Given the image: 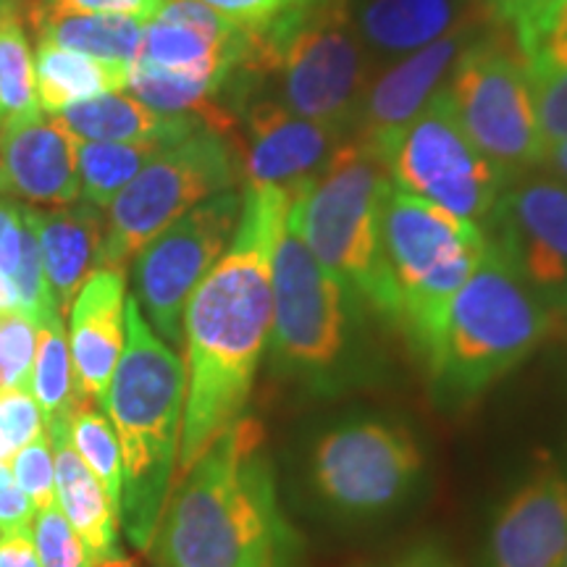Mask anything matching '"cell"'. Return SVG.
<instances>
[{"instance_id":"9","label":"cell","mask_w":567,"mask_h":567,"mask_svg":"<svg viewBox=\"0 0 567 567\" xmlns=\"http://www.w3.org/2000/svg\"><path fill=\"white\" fill-rule=\"evenodd\" d=\"M444 90L460 126L507 182L542 166L534 90L513 32L496 24L473 32Z\"/></svg>"},{"instance_id":"7","label":"cell","mask_w":567,"mask_h":567,"mask_svg":"<svg viewBox=\"0 0 567 567\" xmlns=\"http://www.w3.org/2000/svg\"><path fill=\"white\" fill-rule=\"evenodd\" d=\"M381 237L400 326L431 365L452 300L484 258L488 237L478 224L396 184H389L381 205Z\"/></svg>"},{"instance_id":"37","label":"cell","mask_w":567,"mask_h":567,"mask_svg":"<svg viewBox=\"0 0 567 567\" xmlns=\"http://www.w3.org/2000/svg\"><path fill=\"white\" fill-rule=\"evenodd\" d=\"M200 3L210 6L234 24L245 27V30L260 32L276 24V21L300 9L305 0H200Z\"/></svg>"},{"instance_id":"41","label":"cell","mask_w":567,"mask_h":567,"mask_svg":"<svg viewBox=\"0 0 567 567\" xmlns=\"http://www.w3.org/2000/svg\"><path fill=\"white\" fill-rule=\"evenodd\" d=\"M38 509L30 502V496L21 492L9 463H0V530L32 528Z\"/></svg>"},{"instance_id":"8","label":"cell","mask_w":567,"mask_h":567,"mask_svg":"<svg viewBox=\"0 0 567 567\" xmlns=\"http://www.w3.org/2000/svg\"><path fill=\"white\" fill-rule=\"evenodd\" d=\"M239 182L243 166L229 134L200 130L168 145L109 205L97 271H124L184 213Z\"/></svg>"},{"instance_id":"44","label":"cell","mask_w":567,"mask_h":567,"mask_svg":"<svg viewBox=\"0 0 567 567\" xmlns=\"http://www.w3.org/2000/svg\"><path fill=\"white\" fill-rule=\"evenodd\" d=\"M538 172H547L551 176H557V179L567 182V137L544 153Z\"/></svg>"},{"instance_id":"36","label":"cell","mask_w":567,"mask_h":567,"mask_svg":"<svg viewBox=\"0 0 567 567\" xmlns=\"http://www.w3.org/2000/svg\"><path fill=\"white\" fill-rule=\"evenodd\" d=\"M155 19L168 21V24L189 27V30L218 42H239L247 34L245 27L234 24V21L221 17L218 11H213L210 6L200 3V0H163Z\"/></svg>"},{"instance_id":"13","label":"cell","mask_w":567,"mask_h":567,"mask_svg":"<svg viewBox=\"0 0 567 567\" xmlns=\"http://www.w3.org/2000/svg\"><path fill=\"white\" fill-rule=\"evenodd\" d=\"M243 195L237 189L195 205L137 255L134 287L142 316L168 347L184 344V308L237 231Z\"/></svg>"},{"instance_id":"46","label":"cell","mask_w":567,"mask_h":567,"mask_svg":"<svg viewBox=\"0 0 567 567\" xmlns=\"http://www.w3.org/2000/svg\"><path fill=\"white\" fill-rule=\"evenodd\" d=\"M6 3H17V6H27V3H30V0H0V6H6Z\"/></svg>"},{"instance_id":"25","label":"cell","mask_w":567,"mask_h":567,"mask_svg":"<svg viewBox=\"0 0 567 567\" xmlns=\"http://www.w3.org/2000/svg\"><path fill=\"white\" fill-rule=\"evenodd\" d=\"M130 82V66L66 51L38 40L34 48V95L48 113H61L92 97L122 92Z\"/></svg>"},{"instance_id":"29","label":"cell","mask_w":567,"mask_h":567,"mask_svg":"<svg viewBox=\"0 0 567 567\" xmlns=\"http://www.w3.org/2000/svg\"><path fill=\"white\" fill-rule=\"evenodd\" d=\"M30 392L38 402L45 425L55 421H71V413L80 405L69 334L63 329L61 313H51L38 326Z\"/></svg>"},{"instance_id":"38","label":"cell","mask_w":567,"mask_h":567,"mask_svg":"<svg viewBox=\"0 0 567 567\" xmlns=\"http://www.w3.org/2000/svg\"><path fill=\"white\" fill-rule=\"evenodd\" d=\"M40 9L55 13H113L151 21L158 17L163 0H34Z\"/></svg>"},{"instance_id":"26","label":"cell","mask_w":567,"mask_h":567,"mask_svg":"<svg viewBox=\"0 0 567 567\" xmlns=\"http://www.w3.org/2000/svg\"><path fill=\"white\" fill-rule=\"evenodd\" d=\"M24 11L38 40L124 66L137 61L145 21L113 13H55L40 9L34 0L27 3Z\"/></svg>"},{"instance_id":"15","label":"cell","mask_w":567,"mask_h":567,"mask_svg":"<svg viewBox=\"0 0 567 567\" xmlns=\"http://www.w3.org/2000/svg\"><path fill=\"white\" fill-rule=\"evenodd\" d=\"M342 140L344 134L297 116L260 87H250L237 103L234 142L245 187H302L321 172Z\"/></svg>"},{"instance_id":"12","label":"cell","mask_w":567,"mask_h":567,"mask_svg":"<svg viewBox=\"0 0 567 567\" xmlns=\"http://www.w3.org/2000/svg\"><path fill=\"white\" fill-rule=\"evenodd\" d=\"M423 452L410 429L354 421L326 431L310 455L318 496L342 515H379L400 505L417 484Z\"/></svg>"},{"instance_id":"28","label":"cell","mask_w":567,"mask_h":567,"mask_svg":"<svg viewBox=\"0 0 567 567\" xmlns=\"http://www.w3.org/2000/svg\"><path fill=\"white\" fill-rule=\"evenodd\" d=\"M179 142V140H176ZM174 142H80L76 147V174L80 195L95 208H109L122 189Z\"/></svg>"},{"instance_id":"3","label":"cell","mask_w":567,"mask_h":567,"mask_svg":"<svg viewBox=\"0 0 567 567\" xmlns=\"http://www.w3.org/2000/svg\"><path fill=\"white\" fill-rule=\"evenodd\" d=\"M187 368L126 297V344L113 371L105 410L124 465L122 528L132 547H153L179 460Z\"/></svg>"},{"instance_id":"42","label":"cell","mask_w":567,"mask_h":567,"mask_svg":"<svg viewBox=\"0 0 567 567\" xmlns=\"http://www.w3.org/2000/svg\"><path fill=\"white\" fill-rule=\"evenodd\" d=\"M0 567H42L32 528L9 530L0 536Z\"/></svg>"},{"instance_id":"2","label":"cell","mask_w":567,"mask_h":567,"mask_svg":"<svg viewBox=\"0 0 567 567\" xmlns=\"http://www.w3.org/2000/svg\"><path fill=\"white\" fill-rule=\"evenodd\" d=\"M153 549L161 567L295 565L300 538L279 507L258 417H239L179 476Z\"/></svg>"},{"instance_id":"43","label":"cell","mask_w":567,"mask_h":567,"mask_svg":"<svg viewBox=\"0 0 567 567\" xmlns=\"http://www.w3.org/2000/svg\"><path fill=\"white\" fill-rule=\"evenodd\" d=\"M392 567H455V563H452L442 549L417 547L413 551H408L402 559H396Z\"/></svg>"},{"instance_id":"4","label":"cell","mask_w":567,"mask_h":567,"mask_svg":"<svg viewBox=\"0 0 567 567\" xmlns=\"http://www.w3.org/2000/svg\"><path fill=\"white\" fill-rule=\"evenodd\" d=\"M243 74L284 109L352 134L371 82L350 0H305L268 30H250Z\"/></svg>"},{"instance_id":"35","label":"cell","mask_w":567,"mask_h":567,"mask_svg":"<svg viewBox=\"0 0 567 567\" xmlns=\"http://www.w3.org/2000/svg\"><path fill=\"white\" fill-rule=\"evenodd\" d=\"M42 431V413L30 389L0 392V463L17 455Z\"/></svg>"},{"instance_id":"10","label":"cell","mask_w":567,"mask_h":567,"mask_svg":"<svg viewBox=\"0 0 567 567\" xmlns=\"http://www.w3.org/2000/svg\"><path fill=\"white\" fill-rule=\"evenodd\" d=\"M271 284L274 363L300 379H323L344 360L358 302L305 243L295 197L276 243Z\"/></svg>"},{"instance_id":"18","label":"cell","mask_w":567,"mask_h":567,"mask_svg":"<svg viewBox=\"0 0 567 567\" xmlns=\"http://www.w3.org/2000/svg\"><path fill=\"white\" fill-rule=\"evenodd\" d=\"M567 476L544 463L517 486L494 520L492 567H565Z\"/></svg>"},{"instance_id":"22","label":"cell","mask_w":567,"mask_h":567,"mask_svg":"<svg viewBox=\"0 0 567 567\" xmlns=\"http://www.w3.org/2000/svg\"><path fill=\"white\" fill-rule=\"evenodd\" d=\"M534 90L544 153L567 137V0L513 32Z\"/></svg>"},{"instance_id":"6","label":"cell","mask_w":567,"mask_h":567,"mask_svg":"<svg viewBox=\"0 0 567 567\" xmlns=\"http://www.w3.org/2000/svg\"><path fill=\"white\" fill-rule=\"evenodd\" d=\"M555 318V310L488 243L476 271L452 300L431 375L450 400H476L547 342Z\"/></svg>"},{"instance_id":"20","label":"cell","mask_w":567,"mask_h":567,"mask_svg":"<svg viewBox=\"0 0 567 567\" xmlns=\"http://www.w3.org/2000/svg\"><path fill=\"white\" fill-rule=\"evenodd\" d=\"M32 226L38 237L42 274L55 302V310L66 316L84 281L97 271L105 221L95 205H74V208L34 210Z\"/></svg>"},{"instance_id":"32","label":"cell","mask_w":567,"mask_h":567,"mask_svg":"<svg viewBox=\"0 0 567 567\" xmlns=\"http://www.w3.org/2000/svg\"><path fill=\"white\" fill-rule=\"evenodd\" d=\"M38 326L21 310H0V392L30 389Z\"/></svg>"},{"instance_id":"11","label":"cell","mask_w":567,"mask_h":567,"mask_svg":"<svg viewBox=\"0 0 567 567\" xmlns=\"http://www.w3.org/2000/svg\"><path fill=\"white\" fill-rule=\"evenodd\" d=\"M389 179L484 229L507 179L460 126L444 84L386 153Z\"/></svg>"},{"instance_id":"31","label":"cell","mask_w":567,"mask_h":567,"mask_svg":"<svg viewBox=\"0 0 567 567\" xmlns=\"http://www.w3.org/2000/svg\"><path fill=\"white\" fill-rule=\"evenodd\" d=\"M69 431L71 442H74L84 465L90 467L92 476L101 481L113 509L118 513V520H122L124 465L116 431H113L111 421L97 410V405H92V402H80V405L74 408V413H71Z\"/></svg>"},{"instance_id":"30","label":"cell","mask_w":567,"mask_h":567,"mask_svg":"<svg viewBox=\"0 0 567 567\" xmlns=\"http://www.w3.org/2000/svg\"><path fill=\"white\" fill-rule=\"evenodd\" d=\"M24 9L17 3L0 6V130L40 113Z\"/></svg>"},{"instance_id":"1","label":"cell","mask_w":567,"mask_h":567,"mask_svg":"<svg viewBox=\"0 0 567 567\" xmlns=\"http://www.w3.org/2000/svg\"><path fill=\"white\" fill-rule=\"evenodd\" d=\"M300 189V187H297ZM297 189L245 187L231 245L184 308L179 476L245 415L274 323V252Z\"/></svg>"},{"instance_id":"19","label":"cell","mask_w":567,"mask_h":567,"mask_svg":"<svg viewBox=\"0 0 567 567\" xmlns=\"http://www.w3.org/2000/svg\"><path fill=\"white\" fill-rule=\"evenodd\" d=\"M71 363L80 402L105 408V396L126 344L124 271L101 268L71 302Z\"/></svg>"},{"instance_id":"17","label":"cell","mask_w":567,"mask_h":567,"mask_svg":"<svg viewBox=\"0 0 567 567\" xmlns=\"http://www.w3.org/2000/svg\"><path fill=\"white\" fill-rule=\"evenodd\" d=\"M76 142L42 113L0 130V197L27 208H66L80 197Z\"/></svg>"},{"instance_id":"27","label":"cell","mask_w":567,"mask_h":567,"mask_svg":"<svg viewBox=\"0 0 567 567\" xmlns=\"http://www.w3.org/2000/svg\"><path fill=\"white\" fill-rule=\"evenodd\" d=\"M250 48V30L239 42H218L182 24L151 19L142 27V45L137 61L184 74L216 76L231 82L234 74L243 69Z\"/></svg>"},{"instance_id":"47","label":"cell","mask_w":567,"mask_h":567,"mask_svg":"<svg viewBox=\"0 0 567 567\" xmlns=\"http://www.w3.org/2000/svg\"><path fill=\"white\" fill-rule=\"evenodd\" d=\"M565 567H567V559H565Z\"/></svg>"},{"instance_id":"14","label":"cell","mask_w":567,"mask_h":567,"mask_svg":"<svg viewBox=\"0 0 567 567\" xmlns=\"http://www.w3.org/2000/svg\"><path fill=\"white\" fill-rule=\"evenodd\" d=\"M484 231L538 300L567 313V182L538 168L517 176Z\"/></svg>"},{"instance_id":"34","label":"cell","mask_w":567,"mask_h":567,"mask_svg":"<svg viewBox=\"0 0 567 567\" xmlns=\"http://www.w3.org/2000/svg\"><path fill=\"white\" fill-rule=\"evenodd\" d=\"M11 471L19 488L30 496V502L38 513L40 509L59 505V499H55L53 450H51V439H48L45 431H40L32 442H27L17 455H13Z\"/></svg>"},{"instance_id":"24","label":"cell","mask_w":567,"mask_h":567,"mask_svg":"<svg viewBox=\"0 0 567 567\" xmlns=\"http://www.w3.org/2000/svg\"><path fill=\"white\" fill-rule=\"evenodd\" d=\"M471 17L460 13L457 0H363L354 24L365 51L384 59H405Z\"/></svg>"},{"instance_id":"16","label":"cell","mask_w":567,"mask_h":567,"mask_svg":"<svg viewBox=\"0 0 567 567\" xmlns=\"http://www.w3.org/2000/svg\"><path fill=\"white\" fill-rule=\"evenodd\" d=\"M478 13L457 24L421 51L410 53L394 66L381 71L375 80L368 82L363 103H360L358 122L352 134L371 145L386 161L389 147L400 137L402 130L413 122L431 95L442 87V80L455 66L457 55L463 53L467 40L476 32Z\"/></svg>"},{"instance_id":"5","label":"cell","mask_w":567,"mask_h":567,"mask_svg":"<svg viewBox=\"0 0 567 567\" xmlns=\"http://www.w3.org/2000/svg\"><path fill=\"white\" fill-rule=\"evenodd\" d=\"M389 184L386 161L360 137L347 134L321 172L297 189L295 210L305 243L352 300L400 326L381 237V205Z\"/></svg>"},{"instance_id":"23","label":"cell","mask_w":567,"mask_h":567,"mask_svg":"<svg viewBox=\"0 0 567 567\" xmlns=\"http://www.w3.org/2000/svg\"><path fill=\"white\" fill-rule=\"evenodd\" d=\"M59 124L76 142H176L208 130L197 116L153 111L151 105L122 92L71 105L59 113Z\"/></svg>"},{"instance_id":"33","label":"cell","mask_w":567,"mask_h":567,"mask_svg":"<svg viewBox=\"0 0 567 567\" xmlns=\"http://www.w3.org/2000/svg\"><path fill=\"white\" fill-rule=\"evenodd\" d=\"M42 567H92V557L59 505L40 509L32 526Z\"/></svg>"},{"instance_id":"21","label":"cell","mask_w":567,"mask_h":567,"mask_svg":"<svg viewBox=\"0 0 567 567\" xmlns=\"http://www.w3.org/2000/svg\"><path fill=\"white\" fill-rule=\"evenodd\" d=\"M53 463H55V499L61 513L74 526L87 547L92 563L124 557L118 549V513L113 509L109 494L101 481L92 476L84 460L71 442L69 421H55L48 425Z\"/></svg>"},{"instance_id":"45","label":"cell","mask_w":567,"mask_h":567,"mask_svg":"<svg viewBox=\"0 0 567 567\" xmlns=\"http://www.w3.org/2000/svg\"><path fill=\"white\" fill-rule=\"evenodd\" d=\"M92 567H134L126 557H116V559H103V563H92Z\"/></svg>"},{"instance_id":"39","label":"cell","mask_w":567,"mask_h":567,"mask_svg":"<svg viewBox=\"0 0 567 567\" xmlns=\"http://www.w3.org/2000/svg\"><path fill=\"white\" fill-rule=\"evenodd\" d=\"M557 0H473V11L488 24L505 27L509 32H517L534 21L538 13H544Z\"/></svg>"},{"instance_id":"40","label":"cell","mask_w":567,"mask_h":567,"mask_svg":"<svg viewBox=\"0 0 567 567\" xmlns=\"http://www.w3.org/2000/svg\"><path fill=\"white\" fill-rule=\"evenodd\" d=\"M21 231H24V205L0 197V281L9 287L21 258Z\"/></svg>"}]
</instances>
